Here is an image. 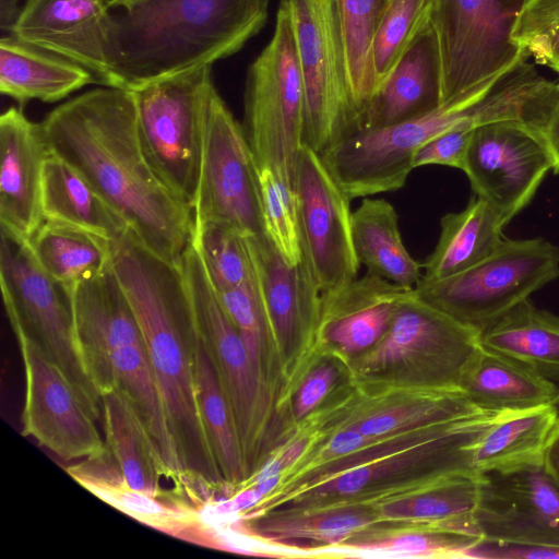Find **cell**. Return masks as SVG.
I'll return each mask as SVG.
<instances>
[{
	"label": "cell",
	"mask_w": 559,
	"mask_h": 559,
	"mask_svg": "<svg viewBox=\"0 0 559 559\" xmlns=\"http://www.w3.org/2000/svg\"><path fill=\"white\" fill-rule=\"evenodd\" d=\"M304 253L322 295L354 281L359 262L352 237L350 200L321 156L304 144L296 167Z\"/></svg>",
	"instance_id": "obj_17"
},
{
	"label": "cell",
	"mask_w": 559,
	"mask_h": 559,
	"mask_svg": "<svg viewBox=\"0 0 559 559\" xmlns=\"http://www.w3.org/2000/svg\"><path fill=\"white\" fill-rule=\"evenodd\" d=\"M557 421L551 404L499 413L475 447V472L507 473L543 464Z\"/></svg>",
	"instance_id": "obj_31"
},
{
	"label": "cell",
	"mask_w": 559,
	"mask_h": 559,
	"mask_svg": "<svg viewBox=\"0 0 559 559\" xmlns=\"http://www.w3.org/2000/svg\"><path fill=\"white\" fill-rule=\"evenodd\" d=\"M258 183L265 235L286 262L299 263L305 253L295 188L267 167L258 169Z\"/></svg>",
	"instance_id": "obj_41"
},
{
	"label": "cell",
	"mask_w": 559,
	"mask_h": 559,
	"mask_svg": "<svg viewBox=\"0 0 559 559\" xmlns=\"http://www.w3.org/2000/svg\"><path fill=\"white\" fill-rule=\"evenodd\" d=\"M389 3L390 0H335L349 83L361 123L377 86L372 66L373 40Z\"/></svg>",
	"instance_id": "obj_39"
},
{
	"label": "cell",
	"mask_w": 559,
	"mask_h": 559,
	"mask_svg": "<svg viewBox=\"0 0 559 559\" xmlns=\"http://www.w3.org/2000/svg\"><path fill=\"white\" fill-rule=\"evenodd\" d=\"M75 344L81 366L100 394L122 392L154 438L176 483L185 475L168 427L145 342L133 309L112 269L72 290Z\"/></svg>",
	"instance_id": "obj_4"
},
{
	"label": "cell",
	"mask_w": 559,
	"mask_h": 559,
	"mask_svg": "<svg viewBox=\"0 0 559 559\" xmlns=\"http://www.w3.org/2000/svg\"><path fill=\"white\" fill-rule=\"evenodd\" d=\"M480 488L481 475H463L372 509L379 525L412 524L431 531L480 535L475 523Z\"/></svg>",
	"instance_id": "obj_33"
},
{
	"label": "cell",
	"mask_w": 559,
	"mask_h": 559,
	"mask_svg": "<svg viewBox=\"0 0 559 559\" xmlns=\"http://www.w3.org/2000/svg\"><path fill=\"white\" fill-rule=\"evenodd\" d=\"M180 270L198 334L211 356L231 407L247 469L251 475L270 409L267 381L254 370L246 345L226 313L192 242L182 257Z\"/></svg>",
	"instance_id": "obj_13"
},
{
	"label": "cell",
	"mask_w": 559,
	"mask_h": 559,
	"mask_svg": "<svg viewBox=\"0 0 559 559\" xmlns=\"http://www.w3.org/2000/svg\"><path fill=\"white\" fill-rule=\"evenodd\" d=\"M269 0H147L111 14L112 87L151 82L227 58L258 34Z\"/></svg>",
	"instance_id": "obj_3"
},
{
	"label": "cell",
	"mask_w": 559,
	"mask_h": 559,
	"mask_svg": "<svg viewBox=\"0 0 559 559\" xmlns=\"http://www.w3.org/2000/svg\"><path fill=\"white\" fill-rule=\"evenodd\" d=\"M527 0H429L442 69V104H471L527 58L512 38Z\"/></svg>",
	"instance_id": "obj_7"
},
{
	"label": "cell",
	"mask_w": 559,
	"mask_h": 559,
	"mask_svg": "<svg viewBox=\"0 0 559 559\" xmlns=\"http://www.w3.org/2000/svg\"><path fill=\"white\" fill-rule=\"evenodd\" d=\"M414 290L367 272L322 295L314 344L347 356L367 352L382 338L400 305Z\"/></svg>",
	"instance_id": "obj_22"
},
{
	"label": "cell",
	"mask_w": 559,
	"mask_h": 559,
	"mask_svg": "<svg viewBox=\"0 0 559 559\" xmlns=\"http://www.w3.org/2000/svg\"><path fill=\"white\" fill-rule=\"evenodd\" d=\"M543 466L559 485V418L548 441L543 459Z\"/></svg>",
	"instance_id": "obj_48"
},
{
	"label": "cell",
	"mask_w": 559,
	"mask_h": 559,
	"mask_svg": "<svg viewBox=\"0 0 559 559\" xmlns=\"http://www.w3.org/2000/svg\"><path fill=\"white\" fill-rule=\"evenodd\" d=\"M441 105V60L435 31L428 21L378 84L360 131L396 124L431 112Z\"/></svg>",
	"instance_id": "obj_23"
},
{
	"label": "cell",
	"mask_w": 559,
	"mask_h": 559,
	"mask_svg": "<svg viewBox=\"0 0 559 559\" xmlns=\"http://www.w3.org/2000/svg\"><path fill=\"white\" fill-rule=\"evenodd\" d=\"M460 389L477 408L502 413L549 405L559 385L526 365L481 346Z\"/></svg>",
	"instance_id": "obj_29"
},
{
	"label": "cell",
	"mask_w": 559,
	"mask_h": 559,
	"mask_svg": "<svg viewBox=\"0 0 559 559\" xmlns=\"http://www.w3.org/2000/svg\"><path fill=\"white\" fill-rule=\"evenodd\" d=\"M214 90L212 66H203L131 91L146 158L167 188L193 211Z\"/></svg>",
	"instance_id": "obj_8"
},
{
	"label": "cell",
	"mask_w": 559,
	"mask_h": 559,
	"mask_svg": "<svg viewBox=\"0 0 559 559\" xmlns=\"http://www.w3.org/2000/svg\"><path fill=\"white\" fill-rule=\"evenodd\" d=\"M306 95L304 144L322 155L361 130L335 0H286Z\"/></svg>",
	"instance_id": "obj_10"
},
{
	"label": "cell",
	"mask_w": 559,
	"mask_h": 559,
	"mask_svg": "<svg viewBox=\"0 0 559 559\" xmlns=\"http://www.w3.org/2000/svg\"><path fill=\"white\" fill-rule=\"evenodd\" d=\"M475 523L483 540L559 550V485L543 464L483 474Z\"/></svg>",
	"instance_id": "obj_18"
},
{
	"label": "cell",
	"mask_w": 559,
	"mask_h": 559,
	"mask_svg": "<svg viewBox=\"0 0 559 559\" xmlns=\"http://www.w3.org/2000/svg\"><path fill=\"white\" fill-rule=\"evenodd\" d=\"M19 1L0 0V27L2 32H7L9 35H12L22 13V9L19 8Z\"/></svg>",
	"instance_id": "obj_49"
},
{
	"label": "cell",
	"mask_w": 559,
	"mask_h": 559,
	"mask_svg": "<svg viewBox=\"0 0 559 559\" xmlns=\"http://www.w3.org/2000/svg\"><path fill=\"white\" fill-rule=\"evenodd\" d=\"M243 111L242 129L257 168H271L296 188L306 95L286 0L280 2L271 40L248 68Z\"/></svg>",
	"instance_id": "obj_6"
},
{
	"label": "cell",
	"mask_w": 559,
	"mask_h": 559,
	"mask_svg": "<svg viewBox=\"0 0 559 559\" xmlns=\"http://www.w3.org/2000/svg\"><path fill=\"white\" fill-rule=\"evenodd\" d=\"M0 229V287L14 333L38 344L100 415V397L76 350L72 289L39 265L28 240Z\"/></svg>",
	"instance_id": "obj_11"
},
{
	"label": "cell",
	"mask_w": 559,
	"mask_h": 559,
	"mask_svg": "<svg viewBox=\"0 0 559 559\" xmlns=\"http://www.w3.org/2000/svg\"><path fill=\"white\" fill-rule=\"evenodd\" d=\"M111 264L139 322L186 476L221 490L226 483L197 401V329L180 266L154 254L130 229L111 241Z\"/></svg>",
	"instance_id": "obj_2"
},
{
	"label": "cell",
	"mask_w": 559,
	"mask_h": 559,
	"mask_svg": "<svg viewBox=\"0 0 559 559\" xmlns=\"http://www.w3.org/2000/svg\"><path fill=\"white\" fill-rule=\"evenodd\" d=\"M476 127L473 122L465 121L430 139L415 154L414 168L426 165H443L463 170L468 145Z\"/></svg>",
	"instance_id": "obj_45"
},
{
	"label": "cell",
	"mask_w": 559,
	"mask_h": 559,
	"mask_svg": "<svg viewBox=\"0 0 559 559\" xmlns=\"http://www.w3.org/2000/svg\"><path fill=\"white\" fill-rule=\"evenodd\" d=\"M107 5L111 9H129L147 0H105Z\"/></svg>",
	"instance_id": "obj_50"
},
{
	"label": "cell",
	"mask_w": 559,
	"mask_h": 559,
	"mask_svg": "<svg viewBox=\"0 0 559 559\" xmlns=\"http://www.w3.org/2000/svg\"><path fill=\"white\" fill-rule=\"evenodd\" d=\"M217 221L246 236L265 235L258 168L242 127L213 91L205 124L194 223Z\"/></svg>",
	"instance_id": "obj_14"
},
{
	"label": "cell",
	"mask_w": 559,
	"mask_h": 559,
	"mask_svg": "<svg viewBox=\"0 0 559 559\" xmlns=\"http://www.w3.org/2000/svg\"><path fill=\"white\" fill-rule=\"evenodd\" d=\"M217 295L246 345L254 370L267 381L264 354L272 350V338L255 275L237 287L217 292Z\"/></svg>",
	"instance_id": "obj_43"
},
{
	"label": "cell",
	"mask_w": 559,
	"mask_h": 559,
	"mask_svg": "<svg viewBox=\"0 0 559 559\" xmlns=\"http://www.w3.org/2000/svg\"><path fill=\"white\" fill-rule=\"evenodd\" d=\"M233 525L261 543L289 548L296 547L297 543H309L314 545L308 549H313L344 544L379 523L370 506H342L319 510H273L252 521L236 519Z\"/></svg>",
	"instance_id": "obj_27"
},
{
	"label": "cell",
	"mask_w": 559,
	"mask_h": 559,
	"mask_svg": "<svg viewBox=\"0 0 559 559\" xmlns=\"http://www.w3.org/2000/svg\"><path fill=\"white\" fill-rule=\"evenodd\" d=\"M41 212L44 221L75 226L109 241L130 229L78 170L51 153L44 166Z\"/></svg>",
	"instance_id": "obj_32"
},
{
	"label": "cell",
	"mask_w": 559,
	"mask_h": 559,
	"mask_svg": "<svg viewBox=\"0 0 559 559\" xmlns=\"http://www.w3.org/2000/svg\"><path fill=\"white\" fill-rule=\"evenodd\" d=\"M439 240L421 264L423 281H440L461 273L492 254L504 236L501 215L484 199L473 195L466 207L445 214Z\"/></svg>",
	"instance_id": "obj_30"
},
{
	"label": "cell",
	"mask_w": 559,
	"mask_h": 559,
	"mask_svg": "<svg viewBox=\"0 0 559 559\" xmlns=\"http://www.w3.org/2000/svg\"><path fill=\"white\" fill-rule=\"evenodd\" d=\"M512 38L527 57L559 73V0H527Z\"/></svg>",
	"instance_id": "obj_44"
},
{
	"label": "cell",
	"mask_w": 559,
	"mask_h": 559,
	"mask_svg": "<svg viewBox=\"0 0 559 559\" xmlns=\"http://www.w3.org/2000/svg\"><path fill=\"white\" fill-rule=\"evenodd\" d=\"M193 372L202 424L230 495L249 473L231 407L198 331L193 343Z\"/></svg>",
	"instance_id": "obj_36"
},
{
	"label": "cell",
	"mask_w": 559,
	"mask_h": 559,
	"mask_svg": "<svg viewBox=\"0 0 559 559\" xmlns=\"http://www.w3.org/2000/svg\"><path fill=\"white\" fill-rule=\"evenodd\" d=\"M362 393L337 424L355 428L367 437L379 438L485 412L462 390L381 386L372 391L365 389Z\"/></svg>",
	"instance_id": "obj_24"
},
{
	"label": "cell",
	"mask_w": 559,
	"mask_h": 559,
	"mask_svg": "<svg viewBox=\"0 0 559 559\" xmlns=\"http://www.w3.org/2000/svg\"><path fill=\"white\" fill-rule=\"evenodd\" d=\"M352 237L356 258L367 272L405 287L417 286L423 265L404 246L391 203L365 197L352 213Z\"/></svg>",
	"instance_id": "obj_35"
},
{
	"label": "cell",
	"mask_w": 559,
	"mask_h": 559,
	"mask_svg": "<svg viewBox=\"0 0 559 559\" xmlns=\"http://www.w3.org/2000/svg\"><path fill=\"white\" fill-rule=\"evenodd\" d=\"M28 242L39 265L71 289L111 264V241L68 224L44 221Z\"/></svg>",
	"instance_id": "obj_37"
},
{
	"label": "cell",
	"mask_w": 559,
	"mask_h": 559,
	"mask_svg": "<svg viewBox=\"0 0 559 559\" xmlns=\"http://www.w3.org/2000/svg\"><path fill=\"white\" fill-rule=\"evenodd\" d=\"M428 4L429 0H390L372 47L377 86L429 21Z\"/></svg>",
	"instance_id": "obj_42"
},
{
	"label": "cell",
	"mask_w": 559,
	"mask_h": 559,
	"mask_svg": "<svg viewBox=\"0 0 559 559\" xmlns=\"http://www.w3.org/2000/svg\"><path fill=\"white\" fill-rule=\"evenodd\" d=\"M559 277V247L538 237L502 240L478 264L415 287L419 298L479 334L530 295Z\"/></svg>",
	"instance_id": "obj_9"
},
{
	"label": "cell",
	"mask_w": 559,
	"mask_h": 559,
	"mask_svg": "<svg viewBox=\"0 0 559 559\" xmlns=\"http://www.w3.org/2000/svg\"><path fill=\"white\" fill-rule=\"evenodd\" d=\"M552 407L555 408L556 413H557V416L559 418V390H558V393L554 400V402L551 403Z\"/></svg>",
	"instance_id": "obj_51"
},
{
	"label": "cell",
	"mask_w": 559,
	"mask_h": 559,
	"mask_svg": "<svg viewBox=\"0 0 559 559\" xmlns=\"http://www.w3.org/2000/svg\"><path fill=\"white\" fill-rule=\"evenodd\" d=\"M50 151L22 108L0 116V227L29 240L44 223L41 186Z\"/></svg>",
	"instance_id": "obj_21"
},
{
	"label": "cell",
	"mask_w": 559,
	"mask_h": 559,
	"mask_svg": "<svg viewBox=\"0 0 559 559\" xmlns=\"http://www.w3.org/2000/svg\"><path fill=\"white\" fill-rule=\"evenodd\" d=\"M247 241L270 325L272 350L284 361L314 343L322 294L306 255L292 265L266 235L247 236Z\"/></svg>",
	"instance_id": "obj_19"
},
{
	"label": "cell",
	"mask_w": 559,
	"mask_h": 559,
	"mask_svg": "<svg viewBox=\"0 0 559 559\" xmlns=\"http://www.w3.org/2000/svg\"><path fill=\"white\" fill-rule=\"evenodd\" d=\"M109 9L105 0H27L12 35L84 67L98 84L112 86Z\"/></svg>",
	"instance_id": "obj_20"
},
{
	"label": "cell",
	"mask_w": 559,
	"mask_h": 559,
	"mask_svg": "<svg viewBox=\"0 0 559 559\" xmlns=\"http://www.w3.org/2000/svg\"><path fill=\"white\" fill-rule=\"evenodd\" d=\"M498 414L483 412L463 418L435 438L302 489L284 499L274 510L372 506L384 490L420 475L477 474L473 466L475 447Z\"/></svg>",
	"instance_id": "obj_12"
},
{
	"label": "cell",
	"mask_w": 559,
	"mask_h": 559,
	"mask_svg": "<svg viewBox=\"0 0 559 559\" xmlns=\"http://www.w3.org/2000/svg\"><path fill=\"white\" fill-rule=\"evenodd\" d=\"M40 127L50 153L78 170L144 247L180 266L193 241L194 211L146 158L132 92L91 90L56 107Z\"/></svg>",
	"instance_id": "obj_1"
},
{
	"label": "cell",
	"mask_w": 559,
	"mask_h": 559,
	"mask_svg": "<svg viewBox=\"0 0 559 559\" xmlns=\"http://www.w3.org/2000/svg\"><path fill=\"white\" fill-rule=\"evenodd\" d=\"M480 345L511 357L559 385V317L530 298L479 334Z\"/></svg>",
	"instance_id": "obj_34"
},
{
	"label": "cell",
	"mask_w": 559,
	"mask_h": 559,
	"mask_svg": "<svg viewBox=\"0 0 559 559\" xmlns=\"http://www.w3.org/2000/svg\"><path fill=\"white\" fill-rule=\"evenodd\" d=\"M95 83V75L73 61L13 35L0 39V92L21 107L32 99L55 103Z\"/></svg>",
	"instance_id": "obj_28"
},
{
	"label": "cell",
	"mask_w": 559,
	"mask_h": 559,
	"mask_svg": "<svg viewBox=\"0 0 559 559\" xmlns=\"http://www.w3.org/2000/svg\"><path fill=\"white\" fill-rule=\"evenodd\" d=\"M337 378V368L323 361L309 371L297 388L293 415L296 421H301L322 403L333 388Z\"/></svg>",
	"instance_id": "obj_46"
},
{
	"label": "cell",
	"mask_w": 559,
	"mask_h": 559,
	"mask_svg": "<svg viewBox=\"0 0 559 559\" xmlns=\"http://www.w3.org/2000/svg\"><path fill=\"white\" fill-rule=\"evenodd\" d=\"M14 334L25 373L22 435L66 461L104 453L107 447L95 425L100 415L38 344Z\"/></svg>",
	"instance_id": "obj_15"
},
{
	"label": "cell",
	"mask_w": 559,
	"mask_h": 559,
	"mask_svg": "<svg viewBox=\"0 0 559 559\" xmlns=\"http://www.w3.org/2000/svg\"><path fill=\"white\" fill-rule=\"evenodd\" d=\"M81 486L126 515L162 533L198 543L199 510L185 490L165 497L131 488L108 449L67 468Z\"/></svg>",
	"instance_id": "obj_25"
},
{
	"label": "cell",
	"mask_w": 559,
	"mask_h": 559,
	"mask_svg": "<svg viewBox=\"0 0 559 559\" xmlns=\"http://www.w3.org/2000/svg\"><path fill=\"white\" fill-rule=\"evenodd\" d=\"M479 333L418 297L396 310L382 338L350 364L353 380L366 388L461 390L480 350Z\"/></svg>",
	"instance_id": "obj_5"
},
{
	"label": "cell",
	"mask_w": 559,
	"mask_h": 559,
	"mask_svg": "<svg viewBox=\"0 0 559 559\" xmlns=\"http://www.w3.org/2000/svg\"><path fill=\"white\" fill-rule=\"evenodd\" d=\"M193 246L216 292L241 285L254 275L247 236L228 223H194Z\"/></svg>",
	"instance_id": "obj_40"
},
{
	"label": "cell",
	"mask_w": 559,
	"mask_h": 559,
	"mask_svg": "<svg viewBox=\"0 0 559 559\" xmlns=\"http://www.w3.org/2000/svg\"><path fill=\"white\" fill-rule=\"evenodd\" d=\"M543 136L552 158V170L555 174H559V83H556L555 97L543 130Z\"/></svg>",
	"instance_id": "obj_47"
},
{
	"label": "cell",
	"mask_w": 559,
	"mask_h": 559,
	"mask_svg": "<svg viewBox=\"0 0 559 559\" xmlns=\"http://www.w3.org/2000/svg\"><path fill=\"white\" fill-rule=\"evenodd\" d=\"M552 158L544 136L521 120L477 126L463 171L474 194L486 200L508 224L534 198Z\"/></svg>",
	"instance_id": "obj_16"
},
{
	"label": "cell",
	"mask_w": 559,
	"mask_h": 559,
	"mask_svg": "<svg viewBox=\"0 0 559 559\" xmlns=\"http://www.w3.org/2000/svg\"><path fill=\"white\" fill-rule=\"evenodd\" d=\"M481 540L480 535L395 524L378 525L338 546L317 549L322 556L449 558L467 557Z\"/></svg>",
	"instance_id": "obj_38"
},
{
	"label": "cell",
	"mask_w": 559,
	"mask_h": 559,
	"mask_svg": "<svg viewBox=\"0 0 559 559\" xmlns=\"http://www.w3.org/2000/svg\"><path fill=\"white\" fill-rule=\"evenodd\" d=\"M106 447L127 484L139 491L165 497L176 486L174 475L130 400L118 390L100 394Z\"/></svg>",
	"instance_id": "obj_26"
}]
</instances>
